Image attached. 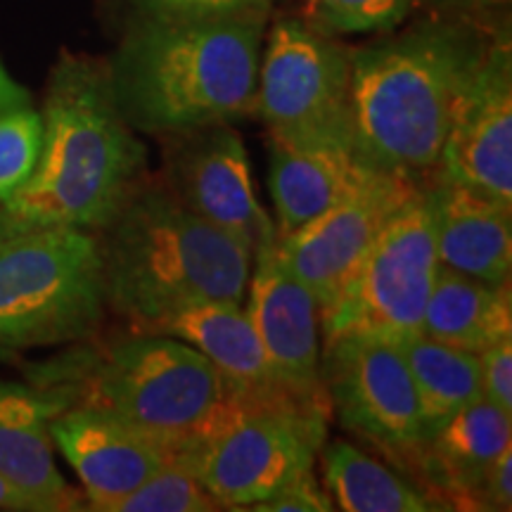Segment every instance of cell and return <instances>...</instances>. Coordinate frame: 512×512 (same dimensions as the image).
Listing matches in <instances>:
<instances>
[{
	"label": "cell",
	"instance_id": "cell-1",
	"mask_svg": "<svg viewBox=\"0 0 512 512\" xmlns=\"http://www.w3.org/2000/svg\"><path fill=\"white\" fill-rule=\"evenodd\" d=\"M475 15L434 12L399 34L349 48L351 157L425 185L491 38Z\"/></svg>",
	"mask_w": 512,
	"mask_h": 512
},
{
	"label": "cell",
	"instance_id": "cell-2",
	"mask_svg": "<svg viewBox=\"0 0 512 512\" xmlns=\"http://www.w3.org/2000/svg\"><path fill=\"white\" fill-rule=\"evenodd\" d=\"M34 174L0 204V226H69L98 233L138 183L147 150L114 102L107 64L62 50L41 102Z\"/></svg>",
	"mask_w": 512,
	"mask_h": 512
},
{
	"label": "cell",
	"instance_id": "cell-3",
	"mask_svg": "<svg viewBox=\"0 0 512 512\" xmlns=\"http://www.w3.org/2000/svg\"><path fill=\"white\" fill-rule=\"evenodd\" d=\"M266 27L268 15L133 17L105 62L121 117L159 138L252 117Z\"/></svg>",
	"mask_w": 512,
	"mask_h": 512
},
{
	"label": "cell",
	"instance_id": "cell-4",
	"mask_svg": "<svg viewBox=\"0 0 512 512\" xmlns=\"http://www.w3.org/2000/svg\"><path fill=\"white\" fill-rule=\"evenodd\" d=\"M74 403L98 406L174 448L192 453L242 413L283 396L235 389L202 351L169 335L131 330L102 349H76L34 373Z\"/></svg>",
	"mask_w": 512,
	"mask_h": 512
},
{
	"label": "cell",
	"instance_id": "cell-5",
	"mask_svg": "<svg viewBox=\"0 0 512 512\" xmlns=\"http://www.w3.org/2000/svg\"><path fill=\"white\" fill-rule=\"evenodd\" d=\"M107 309L140 330L195 302H242L252 252L181 207L164 185L138 183L98 230Z\"/></svg>",
	"mask_w": 512,
	"mask_h": 512
},
{
	"label": "cell",
	"instance_id": "cell-6",
	"mask_svg": "<svg viewBox=\"0 0 512 512\" xmlns=\"http://www.w3.org/2000/svg\"><path fill=\"white\" fill-rule=\"evenodd\" d=\"M105 311L98 233L0 226V358L86 342Z\"/></svg>",
	"mask_w": 512,
	"mask_h": 512
},
{
	"label": "cell",
	"instance_id": "cell-7",
	"mask_svg": "<svg viewBox=\"0 0 512 512\" xmlns=\"http://www.w3.org/2000/svg\"><path fill=\"white\" fill-rule=\"evenodd\" d=\"M437 268V204L432 183H425L382 228L335 302L320 311L325 344L339 337L403 344L422 335Z\"/></svg>",
	"mask_w": 512,
	"mask_h": 512
},
{
	"label": "cell",
	"instance_id": "cell-8",
	"mask_svg": "<svg viewBox=\"0 0 512 512\" xmlns=\"http://www.w3.org/2000/svg\"><path fill=\"white\" fill-rule=\"evenodd\" d=\"M349 79L347 46L306 19L283 17L264 36L254 114L273 143L351 155Z\"/></svg>",
	"mask_w": 512,
	"mask_h": 512
},
{
	"label": "cell",
	"instance_id": "cell-9",
	"mask_svg": "<svg viewBox=\"0 0 512 512\" xmlns=\"http://www.w3.org/2000/svg\"><path fill=\"white\" fill-rule=\"evenodd\" d=\"M330 418L328 408L304 401H266L183 456L221 510H249L313 470Z\"/></svg>",
	"mask_w": 512,
	"mask_h": 512
},
{
	"label": "cell",
	"instance_id": "cell-10",
	"mask_svg": "<svg viewBox=\"0 0 512 512\" xmlns=\"http://www.w3.org/2000/svg\"><path fill=\"white\" fill-rule=\"evenodd\" d=\"M320 373L344 430L387 451L406 453L422 444L418 394L399 342L332 339L320 356Z\"/></svg>",
	"mask_w": 512,
	"mask_h": 512
},
{
	"label": "cell",
	"instance_id": "cell-11",
	"mask_svg": "<svg viewBox=\"0 0 512 512\" xmlns=\"http://www.w3.org/2000/svg\"><path fill=\"white\" fill-rule=\"evenodd\" d=\"M162 185L192 214L240 240L249 252L278 242V230L256 200L247 147L230 124L162 136Z\"/></svg>",
	"mask_w": 512,
	"mask_h": 512
},
{
	"label": "cell",
	"instance_id": "cell-12",
	"mask_svg": "<svg viewBox=\"0 0 512 512\" xmlns=\"http://www.w3.org/2000/svg\"><path fill=\"white\" fill-rule=\"evenodd\" d=\"M420 185L411 178L368 169L342 202L278 238L275 252L280 264L313 294L320 311L339 297L382 228Z\"/></svg>",
	"mask_w": 512,
	"mask_h": 512
},
{
	"label": "cell",
	"instance_id": "cell-13",
	"mask_svg": "<svg viewBox=\"0 0 512 512\" xmlns=\"http://www.w3.org/2000/svg\"><path fill=\"white\" fill-rule=\"evenodd\" d=\"M432 183L465 185L512 207V46L496 31L448 128Z\"/></svg>",
	"mask_w": 512,
	"mask_h": 512
},
{
	"label": "cell",
	"instance_id": "cell-14",
	"mask_svg": "<svg viewBox=\"0 0 512 512\" xmlns=\"http://www.w3.org/2000/svg\"><path fill=\"white\" fill-rule=\"evenodd\" d=\"M53 446L83 484L86 510L107 512L178 453L98 406L64 408L50 420Z\"/></svg>",
	"mask_w": 512,
	"mask_h": 512
},
{
	"label": "cell",
	"instance_id": "cell-15",
	"mask_svg": "<svg viewBox=\"0 0 512 512\" xmlns=\"http://www.w3.org/2000/svg\"><path fill=\"white\" fill-rule=\"evenodd\" d=\"M247 316L252 320L271 366L287 392L330 408L320 373V309L313 294L280 264L275 245L254 252ZM332 411V408H330Z\"/></svg>",
	"mask_w": 512,
	"mask_h": 512
},
{
	"label": "cell",
	"instance_id": "cell-16",
	"mask_svg": "<svg viewBox=\"0 0 512 512\" xmlns=\"http://www.w3.org/2000/svg\"><path fill=\"white\" fill-rule=\"evenodd\" d=\"M69 406L62 389L0 380V475L55 512L86 510V498L57 470L50 437V420Z\"/></svg>",
	"mask_w": 512,
	"mask_h": 512
},
{
	"label": "cell",
	"instance_id": "cell-17",
	"mask_svg": "<svg viewBox=\"0 0 512 512\" xmlns=\"http://www.w3.org/2000/svg\"><path fill=\"white\" fill-rule=\"evenodd\" d=\"M510 444V415L479 399L453 415L432 439L406 453H413V463L420 467L430 494L446 503L448 510H475L486 472Z\"/></svg>",
	"mask_w": 512,
	"mask_h": 512
},
{
	"label": "cell",
	"instance_id": "cell-18",
	"mask_svg": "<svg viewBox=\"0 0 512 512\" xmlns=\"http://www.w3.org/2000/svg\"><path fill=\"white\" fill-rule=\"evenodd\" d=\"M138 332L176 337L202 351L221 370V375L240 392L297 399L278 380L252 320H249L245 309H240L238 302L188 304L183 309L169 313V316L155 320V323L145 325Z\"/></svg>",
	"mask_w": 512,
	"mask_h": 512
},
{
	"label": "cell",
	"instance_id": "cell-19",
	"mask_svg": "<svg viewBox=\"0 0 512 512\" xmlns=\"http://www.w3.org/2000/svg\"><path fill=\"white\" fill-rule=\"evenodd\" d=\"M432 188L439 264L489 285H510L512 207L465 185Z\"/></svg>",
	"mask_w": 512,
	"mask_h": 512
},
{
	"label": "cell",
	"instance_id": "cell-20",
	"mask_svg": "<svg viewBox=\"0 0 512 512\" xmlns=\"http://www.w3.org/2000/svg\"><path fill=\"white\" fill-rule=\"evenodd\" d=\"M422 335L470 354L512 337L510 285H489L439 264Z\"/></svg>",
	"mask_w": 512,
	"mask_h": 512
},
{
	"label": "cell",
	"instance_id": "cell-21",
	"mask_svg": "<svg viewBox=\"0 0 512 512\" xmlns=\"http://www.w3.org/2000/svg\"><path fill=\"white\" fill-rule=\"evenodd\" d=\"M366 171L347 152H299L271 140L268 185L278 211V238L342 202Z\"/></svg>",
	"mask_w": 512,
	"mask_h": 512
},
{
	"label": "cell",
	"instance_id": "cell-22",
	"mask_svg": "<svg viewBox=\"0 0 512 512\" xmlns=\"http://www.w3.org/2000/svg\"><path fill=\"white\" fill-rule=\"evenodd\" d=\"M323 486L337 510L344 512H434L448 510L430 491L396 475L392 467L368 456L344 439L320 448Z\"/></svg>",
	"mask_w": 512,
	"mask_h": 512
},
{
	"label": "cell",
	"instance_id": "cell-23",
	"mask_svg": "<svg viewBox=\"0 0 512 512\" xmlns=\"http://www.w3.org/2000/svg\"><path fill=\"white\" fill-rule=\"evenodd\" d=\"M418 394L422 441L482 396L479 356L418 335L401 344Z\"/></svg>",
	"mask_w": 512,
	"mask_h": 512
},
{
	"label": "cell",
	"instance_id": "cell-24",
	"mask_svg": "<svg viewBox=\"0 0 512 512\" xmlns=\"http://www.w3.org/2000/svg\"><path fill=\"white\" fill-rule=\"evenodd\" d=\"M43 145L41 105L0 60V204L34 174Z\"/></svg>",
	"mask_w": 512,
	"mask_h": 512
},
{
	"label": "cell",
	"instance_id": "cell-25",
	"mask_svg": "<svg viewBox=\"0 0 512 512\" xmlns=\"http://www.w3.org/2000/svg\"><path fill=\"white\" fill-rule=\"evenodd\" d=\"M221 503L200 484L183 453L119 498L107 512H214Z\"/></svg>",
	"mask_w": 512,
	"mask_h": 512
},
{
	"label": "cell",
	"instance_id": "cell-26",
	"mask_svg": "<svg viewBox=\"0 0 512 512\" xmlns=\"http://www.w3.org/2000/svg\"><path fill=\"white\" fill-rule=\"evenodd\" d=\"M415 0H309L306 22L325 36L389 34L399 29Z\"/></svg>",
	"mask_w": 512,
	"mask_h": 512
},
{
	"label": "cell",
	"instance_id": "cell-27",
	"mask_svg": "<svg viewBox=\"0 0 512 512\" xmlns=\"http://www.w3.org/2000/svg\"><path fill=\"white\" fill-rule=\"evenodd\" d=\"M136 15L171 22H202L242 15H271L275 0H131Z\"/></svg>",
	"mask_w": 512,
	"mask_h": 512
},
{
	"label": "cell",
	"instance_id": "cell-28",
	"mask_svg": "<svg viewBox=\"0 0 512 512\" xmlns=\"http://www.w3.org/2000/svg\"><path fill=\"white\" fill-rule=\"evenodd\" d=\"M477 356L482 396L512 418V337L501 339Z\"/></svg>",
	"mask_w": 512,
	"mask_h": 512
},
{
	"label": "cell",
	"instance_id": "cell-29",
	"mask_svg": "<svg viewBox=\"0 0 512 512\" xmlns=\"http://www.w3.org/2000/svg\"><path fill=\"white\" fill-rule=\"evenodd\" d=\"M249 510L259 512H330L335 510V503L325 486L318 482L316 475L306 472V475L297 477L290 482L278 494L268 498L264 503H256Z\"/></svg>",
	"mask_w": 512,
	"mask_h": 512
},
{
	"label": "cell",
	"instance_id": "cell-30",
	"mask_svg": "<svg viewBox=\"0 0 512 512\" xmlns=\"http://www.w3.org/2000/svg\"><path fill=\"white\" fill-rule=\"evenodd\" d=\"M512 508V446L505 448L486 472L475 498V510L503 512Z\"/></svg>",
	"mask_w": 512,
	"mask_h": 512
},
{
	"label": "cell",
	"instance_id": "cell-31",
	"mask_svg": "<svg viewBox=\"0 0 512 512\" xmlns=\"http://www.w3.org/2000/svg\"><path fill=\"white\" fill-rule=\"evenodd\" d=\"M0 510L8 512H55L46 501L19 489L8 477L0 475Z\"/></svg>",
	"mask_w": 512,
	"mask_h": 512
},
{
	"label": "cell",
	"instance_id": "cell-32",
	"mask_svg": "<svg viewBox=\"0 0 512 512\" xmlns=\"http://www.w3.org/2000/svg\"><path fill=\"white\" fill-rule=\"evenodd\" d=\"M510 0H415V5L434 12H458V15H477L494 8H505Z\"/></svg>",
	"mask_w": 512,
	"mask_h": 512
}]
</instances>
